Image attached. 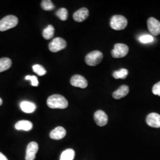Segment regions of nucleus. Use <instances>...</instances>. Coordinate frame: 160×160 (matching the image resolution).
Returning a JSON list of instances; mask_svg holds the SVG:
<instances>
[{"label": "nucleus", "instance_id": "nucleus-1", "mask_svg": "<svg viewBox=\"0 0 160 160\" xmlns=\"http://www.w3.org/2000/svg\"><path fill=\"white\" fill-rule=\"evenodd\" d=\"M47 104L51 109H65L68 106V102L65 97L60 94H53L48 97Z\"/></svg>", "mask_w": 160, "mask_h": 160}, {"label": "nucleus", "instance_id": "nucleus-2", "mask_svg": "<svg viewBox=\"0 0 160 160\" xmlns=\"http://www.w3.org/2000/svg\"><path fill=\"white\" fill-rule=\"evenodd\" d=\"M18 22L17 17L14 16H7L0 20V31L4 32L16 27Z\"/></svg>", "mask_w": 160, "mask_h": 160}, {"label": "nucleus", "instance_id": "nucleus-3", "mask_svg": "<svg viewBox=\"0 0 160 160\" xmlns=\"http://www.w3.org/2000/svg\"><path fill=\"white\" fill-rule=\"evenodd\" d=\"M110 27L116 30H121L126 28L128 20L125 17L120 15H115L111 18Z\"/></svg>", "mask_w": 160, "mask_h": 160}, {"label": "nucleus", "instance_id": "nucleus-4", "mask_svg": "<svg viewBox=\"0 0 160 160\" xmlns=\"http://www.w3.org/2000/svg\"><path fill=\"white\" fill-rule=\"evenodd\" d=\"M103 58V53L101 52L94 51L87 55L85 61L89 66H96L102 62Z\"/></svg>", "mask_w": 160, "mask_h": 160}, {"label": "nucleus", "instance_id": "nucleus-5", "mask_svg": "<svg viewBox=\"0 0 160 160\" xmlns=\"http://www.w3.org/2000/svg\"><path fill=\"white\" fill-rule=\"evenodd\" d=\"M129 52L128 46L123 43L115 44L114 49L112 51V56L114 58L125 57Z\"/></svg>", "mask_w": 160, "mask_h": 160}, {"label": "nucleus", "instance_id": "nucleus-6", "mask_svg": "<svg viewBox=\"0 0 160 160\" xmlns=\"http://www.w3.org/2000/svg\"><path fill=\"white\" fill-rule=\"evenodd\" d=\"M67 46L66 41L61 38H56L49 44V49L52 52H57L65 49Z\"/></svg>", "mask_w": 160, "mask_h": 160}, {"label": "nucleus", "instance_id": "nucleus-7", "mask_svg": "<svg viewBox=\"0 0 160 160\" xmlns=\"http://www.w3.org/2000/svg\"><path fill=\"white\" fill-rule=\"evenodd\" d=\"M147 26L151 34L153 36H158L160 34V22L154 17L149 18Z\"/></svg>", "mask_w": 160, "mask_h": 160}, {"label": "nucleus", "instance_id": "nucleus-8", "mask_svg": "<svg viewBox=\"0 0 160 160\" xmlns=\"http://www.w3.org/2000/svg\"><path fill=\"white\" fill-rule=\"evenodd\" d=\"M71 84L75 87L81 88H86L88 86V82L86 78L81 75H75L70 80Z\"/></svg>", "mask_w": 160, "mask_h": 160}, {"label": "nucleus", "instance_id": "nucleus-9", "mask_svg": "<svg viewBox=\"0 0 160 160\" xmlns=\"http://www.w3.org/2000/svg\"><path fill=\"white\" fill-rule=\"evenodd\" d=\"M38 149L39 145L37 142H31L29 143L26 149V155L25 158L26 160H34Z\"/></svg>", "mask_w": 160, "mask_h": 160}, {"label": "nucleus", "instance_id": "nucleus-10", "mask_svg": "<svg viewBox=\"0 0 160 160\" xmlns=\"http://www.w3.org/2000/svg\"><path fill=\"white\" fill-rule=\"evenodd\" d=\"M94 119L98 126H105L108 122V117L103 110H97L94 115Z\"/></svg>", "mask_w": 160, "mask_h": 160}, {"label": "nucleus", "instance_id": "nucleus-11", "mask_svg": "<svg viewBox=\"0 0 160 160\" xmlns=\"http://www.w3.org/2000/svg\"><path fill=\"white\" fill-rule=\"evenodd\" d=\"M147 123L149 126L152 128H160V115L156 113L149 114L147 118Z\"/></svg>", "mask_w": 160, "mask_h": 160}, {"label": "nucleus", "instance_id": "nucleus-12", "mask_svg": "<svg viewBox=\"0 0 160 160\" xmlns=\"http://www.w3.org/2000/svg\"><path fill=\"white\" fill-rule=\"evenodd\" d=\"M89 16V12L87 8H81L75 12L73 14V18L77 22H84Z\"/></svg>", "mask_w": 160, "mask_h": 160}, {"label": "nucleus", "instance_id": "nucleus-13", "mask_svg": "<svg viewBox=\"0 0 160 160\" xmlns=\"http://www.w3.org/2000/svg\"><path fill=\"white\" fill-rule=\"evenodd\" d=\"M67 133L66 130L61 126H58L50 133V137L52 139L59 140L65 137Z\"/></svg>", "mask_w": 160, "mask_h": 160}, {"label": "nucleus", "instance_id": "nucleus-14", "mask_svg": "<svg viewBox=\"0 0 160 160\" xmlns=\"http://www.w3.org/2000/svg\"><path fill=\"white\" fill-rule=\"evenodd\" d=\"M33 128V124L29 120H20L15 125V128L18 131H29Z\"/></svg>", "mask_w": 160, "mask_h": 160}, {"label": "nucleus", "instance_id": "nucleus-15", "mask_svg": "<svg viewBox=\"0 0 160 160\" xmlns=\"http://www.w3.org/2000/svg\"><path fill=\"white\" fill-rule=\"evenodd\" d=\"M20 109L23 112L26 113H31L34 112L36 109V106L34 103L29 101H23L21 102Z\"/></svg>", "mask_w": 160, "mask_h": 160}, {"label": "nucleus", "instance_id": "nucleus-16", "mask_svg": "<svg viewBox=\"0 0 160 160\" xmlns=\"http://www.w3.org/2000/svg\"><path fill=\"white\" fill-rule=\"evenodd\" d=\"M129 92V87L126 85L120 86L119 88L113 93V97L115 99H120L126 96Z\"/></svg>", "mask_w": 160, "mask_h": 160}, {"label": "nucleus", "instance_id": "nucleus-17", "mask_svg": "<svg viewBox=\"0 0 160 160\" xmlns=\"http://www.w3.org/2000/svg\"><path fill=\"white\" fill-rule=\"evenodd\" d=\"M12 60L8 58L0 59V72L5 71L12 67Z\"/></svg>", "mask_w": 160, "mask_h": 160}, {"label": "nucleus", "instance_id": "nucleus-18", "mask_svg": "<svg viewBox=\"0 0 160 160\" xmlns=\"http://www.w3.org/2000/svg\"><path fill=\"white\" fill-rule=\"evenodd\" d=\"M74 157V150L72 149H67L61 154L60 160H73Z\"/></svg>", "mask_w": 160, "mask_h": 160}, {"label": "nucleus", "instance_id": "nucleus-19", "mask_svg": "<svg viewBox=\"0 0 160 160\" xmlns=\"http://www.w3.org/2000/svg\"><path fill=\"white\" fill-rule=\"evenodd\" d=\"M55 29L53 26L52 25H48L43 31V36L46 40H49L53 37Z\"/></svg>", "mask_w": 160, "mask_h": 160}, {"label": "nucleus", "instance_id": "nucleus-20", "mask_svg": "<svg viewBox=\"0 0 160 160\" xmlns=\"http://www.w3.org/2000/svg\"><path fill=\"white\" fill-rule=\"evenodd\" d=\"M128 75V71L126 69H120L113 72V77L115 79H125Z\"/></svg>", "mask_w": 160, "mask_h": 160}, {"label": "nucleus", "instance_id": "nucleus-21", "mask_svg": "<svg viewBox=\"0 0 160 160\" xmlns=\"http://www.w3.org/2000/svg\"><path fill=\"white\" fill-rule=\"evenodd\" d=\"M56 15L62 21H65L68 18V10L65 8H61L56 12Z\"/></svg>", "mask_w": 160, "mask_h": 160}, {"label": "nucleus", "instance_id": "nucleus-22", "mask_svg": "<svg viewBox=\"0 0 160 160\" xmlns=\"http://www.w3.org/2000/svg\"><path fill=\"white\" fill-rule=\"evenodd\" d=\"M41 7L42 9L46 11H50L55 8L54 4L50 0H43L42 1Z\"/></svg>", "mask_w": 160, "mask_h": 160}, {"label": "nucleus", "instance_id": "nucleus-23", "mask_svg": "<svg viewBox=\"0 0 160 160\" xmlns=\"http://www.w3.org/2000/svg\"><path fill=\"white\" fill-rule=\"evenodd\" d=\"M32 68H33L34 72L39 76H43V75L46 74V71L45 70V69L40 65L35 64L32 67Z\"/></svg>", "mask_w": 160, "mask_h": 160}, {"label": "nucleus", "instance_id": "nucleus-24", "mask_svg": "<svg viewBox=\"0 0 160 160\" xmlns=\"http://www.w3.org/2000/svg\"><path fill=\"white\" fill-rule=\"evenodd\" d=\"M139 40L142 43H149L154 41V38L149 34H144L140 36Z\"/></svg>", "mask_w": 160, "mask_h": 160}, {"label": "nucleus", "instance_id": "nucleus-25", "mask_svg": "<svg viewBox=\"0 0 160 160\" xmlns=\"http://www.w3.org/2000/svg\"><path fill=\"white\" fill-rule=\"evenodd\" d=\"M25 80H29L31 82L32 86L37 87L39 86V81L37 77L34 75H27L25 77Z\"/></svg>", "mask_w": 160, "mask_h": 160}, {"label": "nucleus", "instance_id": "nucleus-26", "mask_svg": "<svg viewBox=\"0 0 160 160\" xmlns=\"http://www.w3.org/2000/svg\"><path fill=\"white\" fill-rule=\"evenodd\" d=\"M152 91L154 95L160 96V81L153 86Z\"/></svg>", "mask_w": 160, "mask_h": 160}, {"label": "nucleus", "instance_id": "nucleus-27", "mask_svg": "<svg viewBox=\"0 0 160 160\" xmlns=\"http://www.w3.org/2000/svg\"><path fill=\"white\" fill-rule=\"evenodd\" d=\"M0 160H8V159L4 155L0 152Z\"/></svg>", "mask_w": 160, "mask_h": 160}, {"label": "nucleus", "instance_id": "nucleus-28", "mask_svg": "<svg viewBox=\"0 0 160 160\" xmlns=\"http://www.w3.org/2000/svg\"><path fill=\"white\" fill-rule=\"evenodd\" d=\"M2 104V100L0 98V106H1Z\"/></svg>", "mask_w": 160, "mask_h": 160}]
</instances>
